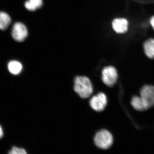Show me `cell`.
Returning a JSON list of instances; mask_svg holds the SVG:
<instances>
[{"label": "cell", "instance_id": "6da1fadb", "mask_svg": "<svg viewBox=\"0 0 154 154\" xmlns=\"http://www.w3.org/2000/svg\"><path fill=\"white\" fill-rule=\"evenodd\" d=\"M75 92L81 98H89L93 92V87L90 80L85 76L76 77L74 82Z\"/></svg>", "mask_w": 154, "mask_h": 154}, {"label": "cell", "instance_id": "7a4b0ae2", "mask_svg": "<svg viewBox=\"0 0 154 154\" xmlns=\"http://www.w3.org/2000/svg\"><path fill=\"white\" fill-rule=\"evenodd\" d=\"M113 135L110 131L102 129L96 133L94 138V142L96 146L102 149H107L113 144Z\"/></svg>", "mask_w": 154, "mask_h": 154}, {"label": "cell", "instance_id": "3957f363", "mask_svg": "<svg viewBox=\"0 0 154 154\" xmlns=\"http://www.w3.org/2000/svg\"><path fill=\"white\" fill-rule=\"evenodd\" d=\"M118 76L117 70L113 66H106L102 70V81L108 87H112L115 85L117 82Z\"/></svg>", "mask_w": 154, "mask_h": 154}, {"label": "cell", "instance_id": "277c9868", "mask_svg": "<svg viewBox=\"0 0 154 154\" xmlns=\"http://www.w3.org/2000/svg\"><path fill=\"white\" fill-rule=\"evenodd\" d=\"M11 35L15 41L22 42L26 39L28 36L27 27L21 22H16L12 27Z\"/></svg>", "mask_w": 154, "mask_h": 154}, {"label": "cell", "instance_id": "5b68a950", "mask_svg": "<svg viewBox=\"0 0 154 154\" xmlns=\"http://www.w3.org/2000/svg\"><path fill=\"white\" fill-rule=\"evenodd\" d=\"M107 102L106 95L104 93H100L92 97L90 101V104L92 109L100 112L105 109Z\"/></svg>", "mask_w": 154, "mask_h": 154}, {"label": "cell", "instance_id": "8992f818", "mask_svg": "<svg viewBox=\"0 0 154 154\" xmlns=\"http://www.w3.org/2000/svg\"><path fill=\"white\" fill-rule=\"evenodd\" d=\"M140 96L149 108L154 106V86L145 85L141 89Z\"/></svg>", "mask_w": 154, "mask_h": 154}, {"label": "cell", "instance_id": "52a82bcc", "mask_svg": "<svg viewBox=\"0 0 154 154\" xmlns=\"http://www.w3.org/2000/svg\"><path fill=\"white\" fill-rule=\"evenodd\" d=\"M112 28L116 33L123 34L128 30V21L125 18H116L112 22Z\"/></svg>", "mask_w": 154, "mask_h": 154}, {"label": "cell", "instance_id": "ba28073f", "mask_svg": "<svg viewBox=\"0 0 154 154\" xmlns=\"http://www.w3.org/2000/svg\"><path fill=\"white\" fill-rule=\"evenodd\" d=\"M133 107L139 111L148 110L149 107L140 96H134L131 102Z\"/></svg>", "mask_w": 154, "mask_h": 154}, {"label": "cell", "instance_id": "9c48e42d", "mask_svg": "<svg viewBox=\"0 0 154 154\" xmlns=\"http://www.w3.org/2000/svg\"><path fill=\"white\" fill-rule=\"evenodd\" d=\"M144 51L147 57L154 59V38H150L143 44Z\"/></svg>", "mask_w": 154, "mask_h": 154}, {"label": "cell", "instance_id": "30bf717a", "mask_svg": "<svg viewBox=\"0 0 154 154\" xmlns=\"http://www.w3.org/2000/svg\"><path fill=\"white\" fill-rule=\"evenodd\" d=\"M9 71L12 75H18L22 72L23 66L21 63L17 60H11L8 64Z\"/></svg>", "mask_w": 154, "mask_h": 154}, {"label": "cell", "instance_id": "8fae6325", "mask_svg": "<svg viewBox=\"0 0 154 154\" xmlns=\"http://www.w3.org/2000/svg\"><path fill=\"white\" fill-rule=\"evenodd\" d=\"M11 19L8 14L0 11V30H6L11 25Z\"/></svg>", "mask_w": 154, "mask_h": 154}, {"label": "cell", "instance_id": "7c38bea8", "mask_svg": "<svg viewBox=\"0 0 154 154\" xmlns=\"http://www.w3.org/2000/svg\"><path fill=\"white\" fill-rule=\"evenodd\" d=\"M43 5L42 0H28L25 3V8L29 11H34L40 8Z\"/></svg>", "mask_w": 154, "mask_h": 154}, {"label": "cell", "instance_id": "4fadbf2b", "mask_svg": "<svg viewBox=\"0 0 154 154\" xmlns=\"http://www.w3.org/2000/svg\"><path fill=\"white\" fill-rule=\"evenodd\" d=\"M8 154H28V153L24 149L14 146L9 151Z\"/></svg>", "mask_w": 154, "mask_h": 154}, {"label": "cell", "instance_id": "5bb4252c", "mask_svg": "<svg viewBox=\"0 0 154 154\" xmlns=\"http://www.w3.org/2000/svg\"><path fill=\"white\" fill-rule=\"evenodd\" d=\"M150 23L153 29L154 30V16L152 17L150 20Z\"/></svg>", "mask_w": 154, "mask_h": 154}, {"label": "cell", "instance_id": "9a60e30c", "mask_svg": "<svg viewBox=\"0 0 154 154\" xmlns=\"http://www.w3.org/2000/svg\"><path fill=\"white\" fill-rule=\"evenodd\" d=\"M4 135V131L2 126L0 125V139L2 138Z\"/></svg>", "mask_w": 154, "mask_h": 154}]
</instances>
